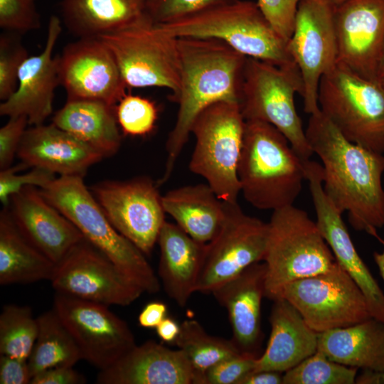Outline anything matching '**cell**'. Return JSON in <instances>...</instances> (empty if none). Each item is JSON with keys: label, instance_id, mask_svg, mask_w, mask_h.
<instances>
[{"label": "cell", "instance_id": "49", "mask_svg": "<svg viewBox=\"0 0 384 384\" xmlns=\"http://www.w3.org/2000/svg\"><path fill=\"white\" fill-rule=\"evenodd\" d=\"M355 383L384 384V372L371 369H363L362 373L356 375Z\"/></svg>", "mask_w": 384, "mask_h": 384}, {"label": "cell", "instance_id": "43", "mask_svg": "<svg viewBox=\"0 0 384 384\" xmlns=\"http://www.w3.org/2000/svg\"><path fill=\"white\" fill-rule=\"evenodd\" d=\"M28 119L26 116L9 117L0 129V169L11 166L26 132Z\"/></svg>", "mask_w": 384, "mask_h": 384}, {"label": "cell", "instance_id": "36", "mask_svg": "<svg viewBox=\"0 0 384 384\" xmlns=\"http://www.w3.org/2000/svg\"><path fill=\"white\" fill-rule=\"evenodd\" d=\"M115 112L124 134L129 136L149 134L158 118V109L153 101L127 93L117 102Z\"/></svg>", "mask_w": 384, "mask_h": 384}, {"label": "cell", "instance_id": "9", "mask_svg": "<svg viewBox=\"0 0 384 384\" xmlns=\"http://www.w3.org/2000/svg\"><path fill=\"white\" fill-rule=\"evenodd\" d=\"M321 112L349 141L384 152V87L338 63L320 81Z\"/></svg>", "mask_w": 384, "mask_h": 384}, {"label": "cell", "instance_id": "32", "mask_svg": "<svg viewBox=\"0 0 384 384\" xmlns=\"http://www.w3.org/2000/svg\"><path fill=\"white\" fill-rule=\"evenodd\" d=\"M37 320L38 335L28 359L32 377L50 368L73 366L82 359L76 341L53 308Z\"/></svg>", "mask_w": 384, "mask_h": 384}, {"label": "cell", "instance_id": "21", "mask_svg": "<svg viewBox=\"0 0 384 384\" xmlns=\"http://www.w3.org/2000/svg\"><path fill=\"white\" fill-rule=\"evenodd\" d=\"M9 205L21 233L55 264L84 238L80 230L35 186L23 188L11 197Z\"/></svg>", "mask_w": 384, "mask_h": 384}, {"label": "cell", "instance_id": "53", "mask_svg": "<svg viewBox=\"0 0 384 384\" xmlns=\"http://www.w3.org/2000/svg\"><path fill=\"white\" fill-rule=\"evenodd\" d=\"M147 1H149V0H147Z\"/></svg>", "mask_w": 384, "mask_h": 384}, {"label": "cell", "instance_id": "20", "mask_svg": "<svg viewBox=\"0 0 384 384\" xmlns=\"http://www.w3.org/2000/svg\"><path fill=\"white\" fill-rule=\"evenodd\" d=\"M61 31L60 19L50 16L44 48L21 65L16 91L0 105L1 116H26L28 124L36 126L43 124L50 115L54 92L60 84L57 57L53 52Z\"/></svg>", "mask_w": 384, "mask_h": 384}, {"label": "cell", "instance_id": "24", "mask_svg": "<svg viewBox=\"0 0 384 384\" xmlns=\"http://www.w3.org/2000/svg\"><path fill=\"white\" fill-rule=\"evenodd\" d=\"M29 167L41 168L60 176H83L103 155L54 124L27 129L17 154Z\"/></svg>", "mask_w": 384, "mask_h": 384}, {"label": "cell", "instance_id": "6", "mask_svg": "<svg viewBox=\"0 0 384 384\" xmlns=\"http://www.w3.org/2000/svg\"><path fill=\"white\" fill-rule=\"evenodd\" d=\"M156 24L176 38H215L247 57L280 66L295 63L287 42L253 1L235 0L178 21Z\"/></svg>", "mask_w": 384, "mask_h": 384}, {"label": "cell", "instance_id": "1", "mask_svg": "<svg viewBox=\"0 0 384 384\" xmlns=\"http://www.w3.org/2000/svg\"><path fill=\"white\" fill-rule=\"evenodd\" d=\"M310 115L306 137L326 196L355 230L374 237L384 225V156L347 139L320 110Z\"/></svg>", "mask_w": 384, "mask_h": 384}, {"label": "cell", "instance_id": "19", "mask_svg": "<svg viewBox=\"0 0 384 384\" xmlns=\"http://www.w3.org/2000/svg\"><path fill=\"white\" fill-rule=\"evenodd\" d=\"M306 180L314 206L316 225L338 265L363 294L372 318L384 323V294L359 256L339 213L323 188L322 166L305 162Z\"/></svg>", "mask_w": 384, "mask_h": 384}, {"label": "cell", "instance_id": "37", "mask_svg": "<svg viewBox=\"0 0 384 384\" xmlns=\"http://www.w3.org/2000/svg\"><path fill=\"white\" fill-rule=\"evenodd\" d=\"M28 57V52L14 32L0 37V100L10 97L18 86L19 69Z\"/></svg>", "mask_w": 384, "mask_h": 384}, {"label": "cell", "instance_id": "22", "mask_svg": "<svg viewBox=\"0 0 384 384\" xmlns=\"http://www.w3.org/2000/svg\"><path fill=\"white\" fill-rule=\"evenodd\" d=\"M98 384H195L192 367L180 350L149 340L135 345L110 367L100 370Z\"/></svg>", "mask_w": 384, "mask_h": 384}, {"label": "cell", "instance_id": "11", "mask_svg": "<svg viewBox=\"0 0 384 384\" xmlns=\"http://www.w3.org/2000/svg\"><path fill=\"white\" fill-rule=\"evenodd\" d=\"M278 298L292 304L318 334L372 318L361 290L339 265L284 285Z\"/></svg>", "mask_w": 384, "mask_h": 384}, {"label": "cell", "instance_id": "39", "mask_svg": "<svg viewBox=\"0 0 384 384\" xmlns=\"http://www.w3.org/2000/svg\"><path fill=\"white\" fill-rule=\"evenodd\" d=\"M28 167L27 164L21 162L15 166L1 170L0 200L4 207L9 206L11 197L23 188L31 186L42 188L56 178L55 174L41 168H33L24 174H17Z\"/></svg>", "mask_w": 384, "mask_h": 384}, {"label": "cell", "instance_id": "23", "mask_svg": "<svg viewBox=\"0 0 384 384\" xmlns=\"http://www.w3.org/2000/svg\"><path fill=\"white\" fill-rule=\"evenodd\" d=\"M265 262H257L211 293L227 310L231 339L243 353L255 354L261 341V304L265 297Z\"/></svg>", "mask_w": 384, "mask_h": 384}, {"label": "cell", "instance_id": "2", "mask_svg": "<svg viewBox=\"0 0 384 384\" xmlns=\"http://www.w3.org/2000/svg\"><path fill=\"white\" fill-rule=\"evenodd\" d=\"M177 38L181 65L180 88L171 99L178 104V110L175 124L166 140L165 170L156 182L158 186L170 178L198 115L218 102L239 103L247 58L215 38Z\"/></svg>", "mask_w": 384, "mask_h": 384}, {"label": "cell", "instance_id": "18", "mask_svg": "<svg viewBox=\"0 0 384 384\" xmlns=\"http://www.w3.org/2000/svg\"><path fill=\"white\" fill-rule=\"evenodd\" d=\"M56 57L67 100H95L116 106L126 94L114 56L100 38H79Z\"/></svg>", "mask_w": 384, "mask_h": 384}, {"label": "cell", "instance_id": "31", "mask_svg": "<svg viewBox=\"0 0 384 384\" xmlns=\"http://www.w3.org/2000/svg\"><path fill=\"white\" fill-rule=\"evenodd\" d=\"M55 264L21 233L9 210L0 213V284L50 280Z\"/></svg>", "mask_w": 384, "mask_h": 384}, {"label": "cell", "instance_id": "35", "mask_svg": "<svg viewBox=\"0 0 384 384\" xmlns=\"http://www.w3.org/2000/svg\"><path fill=\"white\" fill-rule=\"evenodd\" d=\"M357 370L334 362L316 351L284 372L282 384H353Z\"/></svg>", "mask_w": 384, "mask_h": 384}, {"label": "cell", "instance_id": "50", "mask_svg": "<svg viewBox=\"0 0 384 384\" xmlns=\"http://www.w3.org/2000/svg\"><path fill=\"white\" fill-rule=\"evenodd\" d=\"M377 238L380 242L384 246V240L382 239L378 234L374 236ZM373 258L375 264L380 272V274L384 281V250L382 252H375L373 253Z\"/></svg>", "mask_w": 384, "mask_h": 384}, {"label": "cell", "instance_id": "12", "mask_svg": "<svg viewBox=\"0 0 384 384\" xmlns=\"http://www.w3.org/2000/svg\"><path fill=\"white\" fill-rule=\"evenodd\" d=\"M268 223L245 213L238 203L225 202V217L206 243L196 292L211 294L252 264L263 261Z\"/></svg>", "mask_w": 384, "mask_h": 384}, {"label": "cell", "instance_id": "3", "mask_svg": "<svg viewBox=\"0 0 384 384\" xmlns=\"http://www.w3.org/2000/svg\"><path fill=\"white\" fill-rule=\"evenodd\" d=\"M306 160L273 125L245 120L238 167L240 193L259 210L292 206L306 180Z\"/></svg>", "mask_w": 384, "mask_h": 384}, {"label": "cell", "instance_id": "33", "mask_svg": "<svg viewBox=\"0 0 384 384\" xmlns=\"http://www.w3.org/2000/svg\"><path fill=\"white\" fill-rule=\"evenodd\" d=\"M174 343L187 357L195 384H204L206 371L223 360L241 353L232 339L210 335L195 319L184 320Z\"/></svg>", "mask_w": 384, "mask_h": 384}, {"label": "cell", "instance_id": "45", "mask_svg": "<svg viewBox=\"0 0 384 384\" xmlns=\"http://www.w3.org/2000/svg\"><path fill=\"white\" fill-rule=\"evenodd\" d=\"M73 366H57L33 375L31 384H82L85 378L75 370Z\"/></svg>", "mask_w": 384, "mask_h": 384}, {"label": "cell", "instance_id": "48", "mask_svg": "<svg viewBox=\"0 0 384 384\" xmlns=\"http://www.w3.org/2000/svg\"><path fill=\"white\" fill-rule=\"evenodd\" d=\"M155 329L162 341L174 343L180 332V324L174 319L166 317Z\"/></svg>", "mask_w": 384, "mask_h": 384}, {"label": "cell", "instance_id": "52", "mask_svg": "<svg viewBox=\"0 0 384 384\" xmlns=\"http://www.w3.org/2000/svg\"><path fill=\"white\" fill-rule=\"evenodd\" d=\"M331 4H332L333 6H336V5H338L340 4H341L342 2L346 1V0H327Z\"/></svg>", "mask_w": 384, "mask_h": 384}, {"label": "cell", "instance_id": "10", "mask_svg": "<svg viewBox=\"0 0 384 384\" xmlns=\"http://www.w3.org/2000/svg\"><path fill=\"white\" fill-rule=\"evenodd\" d=\"M98 38L114 55L127 88L166 87L171 90V97L178 93V38L162 31L151 17Z\"/></svg>", "mask_w": 384, "mask_h": 384}, {"label": "cell", "instance_id": "27", "mask_svg": "<svg viewBox=\"0 0 384 384\" xmlns=\"http://www.w3.org/2000/svg\"><path fill=\"white\" fill-rule=\"evenodd\" d=\"M60 11L65 27L79 38L118 32L150 17L147 0H62Z\"/></svg>", "mask_w": 384, "mask_h": 384}, {"label": "cell", "instance_id": "46", "mask_svg": "<svg viewBox=\"0 0 384 384\" xmlns=\"http://www.w3.org/2000/svg\"><path fill=\"white\" fill-rule=\"evenodd\" d=\"M167 306L162 302L146 304L138 316V323L144 328H156L166 317Z\"/></svg>", "mask_w": 384, "mask_h": 384}, {"label": "cell", "instance_id": "44", "mask_svg": "<svg viewBox=\"0 0 384 384\" xmlns=\"http://www.w3.org/2000/svg\"><path fill=\"white\" fill-rule=\"evenodd\" d=\"M31 378L28 360L1 355V384H28Z\"/></svg>", "mask_w": 384, "mask_h": 384}, {"label": "cell", "instance_id": "42", "mask_svg": "<svg viewBox=\"0 0 384 384\" xmlns=\"http://www.w3.org/2000/svg\"><path fill=\"white\" fill-rule=\"evenodd\" d=\"M300 0H258L257 6L276 33L285 41L292 36Z\"/></svg>", "mask_w": 384, "mask_h": 384}, {"label": "cell", "instance_id": "38", "mask_svg": "<svg viewBox=\"0 0 384 384\" xmlns=\"http://www.w3.org/2000/svg\"><path fill=\"white\" fill-rule=\"evenodd\" d=\"M235 0H149L148 12L154 23L178 21Z\"/></svg>", "mask_w": 384, "mask_h": 384}, {"label": "cell", "instance_id": "17", "mask_svg": "<svg viewBox=\"0 0 384 384\" xmlns=\"http://www.w3.org/2000/svg\"><path fill=\"white\" fill-rule=\"evenodd\" d=\"M338 63L378 81L384 55V0H346L334 6Z\"/></svg>", "mask_w": 384, "mask_h": 384}, {"label": "cell", "instance_id": "5", "mask_svg": "<svg viewBox=\"0 0 384 384\" xmlns=\"http://www.w3.org/2000/svg\"><path fill=\"white\" fill-rule=\"evenodd\" d=\"M267 223L266 297L277 299L284 285L338 265L316 222L304 210L294 205L275 210Z\"/></svg>", "mask_w": 384, "mask_h": 384}, {"label": "cell", "instance_id": "8", "mask_svg": "<svg viewBox=\"0 0 384 384\" xmlns=\"http://www.w3.org/2000/svg\"><path fill=\"white\" fill-rule=\"evenodd\" d=\"M245 123L238 102L220 101L203 110L191 128L196 143L189 169L227 203H238L240 193L238 167Z\"/></svg>", "mask_w": 384, "mask_h": 384}, {"label": "cell", "instance_id": "47", "mask_svg": "<svg viewBox=\"0 0 384 384\" xmlns=\"http://www.w3.org/2000/svg\"><path fill=\"white\" fill-rule=\"evenodd\" d=\"M283 374L274 370L251 371L239 384H282Z\"/></svg>", "mask_w": 384, "mask_h": 384}, {"label": "cell", "instance_id": "28", "mask_svg": "<svg viewBox=\"0 0 384 384\" xmlns=\"http://www.w3.org/2000/svg\"><path fill=\"white\" fill-rule=\"evenodd\" d=\"M115 107L100 100H67L52 123L104 157L110 156L117 152L122 140Z\"/></svg>", "mask_w": 384, "mask_h": 384}, {"label": "cell", "instance_id": "51", "mask_svg": "<svg viewBox=\"0 0 384 384\" xmlns=\"http://www.w3.org/2000/svg\"><path fill=\"white\" fill-rule=\"evenodd\" d=\"M378 81L384 87V55L378 73Z\"/></svg>", "mask_w": 384, "mask_h": 384}, {"label": "cell", "instance_id": "30", "mask_svg": "<svg viewBox=\"0 0 384 384\" xmlns=\"http://www.w3.org/2000/svg\"><path fill=\"white\" fill-rule=\"evenodd\" d=\"M317 351L346 366L384 372V323L370 318L319 333Z\"/></svg>", "mask_w": 384, "mask_h": 384}, {"label": "cell", "instance_id": "29", "mask_svg": "<svg viewBox=\"0 0 384 384\" xmlns=\"http://www.w3.org/2000/svg\"><path fill=\"white\" fill-rule=\"evenodd\" d=\"M162 205L181 229L203 243L215 236L225 217V202L208 183L170 190L162 196Z\"/></svg>", "mask_w": 384, "mask_h": 384}, {"label": "cell", "instance_id": "26", "mask_svg": "<svg viewBox=\"0 0 384 384\" xmlns=\"http://www.w3.org/2000/svg\"><path fill=\"white\" fill-rule=\"evenodd\" d=\"M157 242L160 249L158 277L167 296L183 308L196 292L206 243L191 238L176 223L167 221Z\"/></svg>", "mask_w": 384, "mask_h": 384}, {"label": "cell", "instance_id": "16", "mask_svg": "<svg viewBox=\"0 0 384 384\" xmlns=\"http://www.w3.org/2000/svg\"><path fill=\"white\" fill-rule=\"evenodd\" d=\"M53 309L76 341L82 359L100 370L136 345L128 324L107 305L55 292Z\"/></svg>", "mask_w": 384, "mask_h": 384}, {"label": "cell", "instance_id": "41", "mask_svg": "<svg viewBox=\"0 0 384 384\" xmlns=\"http://www.w3.org/2000/svg\"><path fill=\"white\" fill-rule=\"evenodd\" d=\"M255 354L243 353L230 357L210 368L204 384H239L255 368Z\"/></svg>", "mask_w": 384, "mask_h": 384}, {"label": "cell", "instance_id": "40", "mask_svg": "<svg viewBox=\"0 0 384 384\" xmlns=\"http://www.w3.org/2000/svg\"><path fill=\"white\" fill-rule=\"evenodd\" d=\"M36 0H0V27L14 33L38 29L41 26Z\"/></svg>", "mask_w": 384, "mask_h": 384}, {"label": "cell", "instance_id": "7", "mask_svg": "<svg viewBox=\"0 0 384 384\" xmlns=\"http://www.w3.org/2000/svg\"><path fill=\"white\" fill-rule=\"evenodd\" d=\"M295 93L302 97L304 93L302 77L296 63L280 66L247 58L239 100L245 120L273 125L306 160L314 153L295 107Z\"/></svg>", "mask_w": 384, "mask_h": 384}, {"label": "cell", "instance_id": "4", "mask_svg": "<svg viewBox=\"0 0 384 384\" xmlns=\"http://www.w3.org/2000/svg\"><path fill=\"white\" fill-rule=\"evenodd\" d=\"M39 191L144 292L160 290V280L145 254L112 225L82 176H60Z\"/></svg>", "mask_w": 384, "mask_h": 384}, {"label": "cell", "instance_id": "15", "mask_svg": "<svg viewBox=\"0 0 384 384\" xmlns=\"http://www.w3.org/2000/svg\"><path fill=\"white\" fill-rule=\"evenodd\" d=\"M156 182L146 176L103 181L92 195L112 225L144 254L149 255L165 220Z\"/></svg>", "mask_w": 384, "mask_h": 384}, {"label": "cell", "instance_id": "34", "mask_svg": "<svg viewBox=\"0 0 384 384\" xmlns=\"http://www.w3.org/2000/svg\"><path fill=\"white\" fill-rule=\"evenodd\" d=\"M38 331L37 318L29 306H4L0 314V354L28 360Z\"/></svg>", "mask_w": 384, "mask_h": 384}, {"label": "cell", "instance_id": "13", "mask_svg": "<svg viewBox=\"0 0 384 384\" xmlns=\"http://www.w3.org/2000/svg\"><path fill=\"white\" fill-rule=\"evenodd\" d=\"M334 8L327 0H300L287 50L299 68L304 87V110L319 109L318 94L322 77L338 65Z\"/></svg>", "mask_w": 384, "mask_h": 384}, {"label": "cell", "instance_id": "25", "mask_svg": "<svg viewBox=\"0 0 384 384\" xmlns=\"http://www.w3.org/2000/svg\"><path fill=\"white\" fill-rule=\"evenodd\" d=\"M273 302L270 338L265 352L255 359L254 371L284 373L317 351L318 333L297 309L283 298Z\"/></svg>", "mask_w": 384, "mask_h": 384}, {"label": "cell", "instance_id": "14", "mask_svg": "<svg viewBox=\"0 0 384 384\" xmlns=\"http://www.w3.org/2000/svg\"><path fill=\"white\" fill-rule=\"evenodd\" d=\"M56 292L107 306H127L144 291L85 238L57 264L50 280Z\"/></svg>", "mask_w": 384, "mask_h": 384}]
</instances>
